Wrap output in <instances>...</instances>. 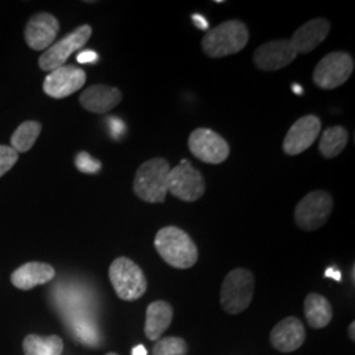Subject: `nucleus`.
Here are the masks:
<instances>
[{
    "label": "nucleus",
    "instance_id": "nucleus-1",
    "mask_svg": "<svg viewBox=\"0 0 355 355\" xmlns=\"http://www.w3.org/2000/svg\"><path fill=\"white\" fill-rule=\"evenodd\" d=\"M154 248L167 265L180 270L193 266L199 258L196 243L178 227L159 229L154 239Z\"/></svg>",
    "mask_w": 355,
    "mask_h": 355
},
{
    "label": "nucleus",
    "instance_id": "nucleus-2",
    "mask_svg": "<svg viewBox=\"0 0 355 355\" xmlns=\"http://www.w3.org/2000/svg\"><path fill=\"white\" fill-rule=\"evenodd\" d=\"M249 42V29L240 20H228L209 29L202 40L203 51L211 58H223L241 51Z\"/></svg>",
    "mask_w": 355,
    "mask_h": 355
},
{
    "label": "nucleus",
    "instance_id": "nucleus-3",
    "mask_svg": "<svg viewBox=\"0 0 355 355\" xmlns=\"http://www.w3.org/2000/svg\"><path fill=\"white\" fill-rule=\"evenodd\" d=\"M171 167L165 158H153L137 168L133 191L146 203H164L167 195V178Z\"/></svg>",
    "mask_w": 355,
    "mask_h": 355
},
{
    "label": "nucleus",
    "instance_id": "nucleus-4",
    "mask_svg": "<svg viewBox=\"0 0 355 355\" xmlns=\"http://www.w3.org/2000/svg\"><path fill=\"white\" fill-rule=\"evenodd\" d=\"M255 279L248 268H234L225 277L220 291V304L229 315H239L249 308L254 296Z\"/></svg>",
    "mask_w": 355,
    "mask_h": 355
},
{
    "label": "nucleus",
    "instance_id": "nucleus-5",
    "mask_svg": "<svg viewBox=\"0 0 355 355\" xmlns=\"http://www.w3.org/2000/svg\"><path fill=\"white\" fill-rule=\"evenodd\" d=\"M110 280L116 295L125 302H135L148 290V279L141 267L127 257H119L110 266Z\"/></svg>",
    "mask_w": 355,
    "mask_h": 355
},
{
    "label": "nucleus",
    "instance_id": "nucleus-6",
    "mask_svg": "<svg viewBox=\"0 0 355 355\" xmlns=\"http://www.w3.org/2000/svg\"><path fill=\"white\" fill-rule=\"evenodd\" d=\"M333 211V198L327 191H312L295 208V224L305 232L324 227Z\"/></svg>",
    "mask_w": 355,
    "mask_h": 355
},
{
    "label": "nucleus",
    "instance_id": "nucleus-7",
    "mask_svg": "<svg viewBox=\"0 0 355 355\" xmlns=\"http://www.w3.org/2000/svg\"><path fill=\"white\" fill-rule=\"evenodd\" d=\"M354 71V58L346 51H331L318 62L313 82L321 89H338Z\"/></svg>",
    "mask_w": 355,
    "mask_h": 355
},
{
    "label": "nucleus",
    "instance_id": "nucleus-8",
    "mask_svg": "<svg viewBox=\"0 0 355 355\" xmlns=\"http://www.w3.org/2000/svg\"><path fill=\"white\" fill-rule=\"evenodd\" d=\"M167 192L183 202H196L205 192L202 173L191 165L189 159H182L170 170L167 178Z\"/></svg>",
    "mask_w": 355,
    "mask_h": 355
},
{
    "label": "nucleus",
    "instance_id": "nucleus-9",
    "mask_svg": "<svg viewBox=\"0 0 355 355\" xmlns=\"http://www.w3.org/2000/svg\"><path fill=\"white\" fill-rule=\"evenodd\" d=\"M92 35V28L89 24L78 26L73 32L53 44L49 49L42 53L38 64L44 71H53L66 64L69 57L83 48Z\"/></svg>",
    "mask_w": 355,
    "mask_h": 355
},
{
    "label": "nucleus",
    "instance_id": "nucleus-10",
    "mask_svg": "<svg viewBox=\"0 0 355 355\" xmlns=\"http://www.w3.org/2000/svg\"><path fill=\"white\" fill-rule=\"evenodd\" d=\"M191 153L204 164L220 165L228 159L230 148L224 137L207 128H198L189 137Z\"/></svg>",
    "mask_w": 355,
    "mask_h": 355
},
{
    "label": "nucleus",
    "instance_id": "nucleus-11",
    "mask_svg": "<svg viewBox=\"0 0 355 355\" xmlns=\"http://www.w3.org/2000/svg\"><path fill=\"white\" fill-rule=\"evenodd\" d=\"M86 73L73 64H64L51 71L44 80V92L54 99H64L82 89L86 83Z\"/></svg>",
    "mask_w": 355,
    "mask_h": 355
},
{
    "label": "nucleus",
    "instance_id": "nucleus-12",
    "mask_svg": "<svg viewBox=\"0 0 355 355\" xmlns=\"http://www.w3.org/2000/svg\"><path fill=\"white\" fill-rule=\"evenodd\" d=\"M297 57L290 40H274L254 51V64L262 71H277L287 67Z\"/></svg>",
    "mask_w": 355,
    "mask_h": 355
},
{
    "label": "nucleus",
    "instance_id": "nucleus-13",
    "mask_svg": "<svg viewBox=\"0 0 355 355\" xmlns=\"http://www.w3.org/2000/svg\"><path fill=\"white\" fill-rule=\"evenodd\" d=\"M321 120L315 114H306L296 120L283 141V150L287 155H299L318 140Z\"/></svg>",
    "mask_w": 355,
    "mask_h": 355
},
{
    "label": "nucleus",
    "instance_id": "nucleus-14",
    "mask_svg": "<svg viewBox=\"0 0 355 355\" xmlns=\"http://www.w3.org/2000/svg\"><path fill=\"white\" fill-rule=\"evenodd\" d=\"M60 32V21L51 13H36L26 23L24 37L33 51L49 49Z\"/></svg>",
    "mask_w": 355,
    "mask_h": 355
},
{
    "label": "nucleus",
    "instance_id": "nucleus-15",
    "mask_svg": "<svg viewBox=\"0 0 355 355\" xmlns=\"http://www.w3.org/2000/svg\"><path fill=\"white\" fill-rule=\"evenodd\" d=\"M304 325L296 318H283L271 330L270 341L280 353H291L303 346L305 343Z\"/></svg>",
    "mask_w": 355,
    "mask_h": 355
},
{
    "label": "nucleus",
    "instance_id": "nucleus-16",
    "mask_svg": "<svg viewBox=\"0 0 355 355\" xmlns=\"http://www.w3.org/2000/svg\"><path fill=\"white\" fill-rule=\"evenodd\" d=\"M121 99L123 94L120 89L105 85H94L79 96L82 107L92 114H107L117 107Z\"/></svg>",
    "mask_w": 355,
    "mask_h": 355
},
{
    "label": "nucleus",
    "instance_id": "nucleus-17",
    "mask_svg": "<svg viewBox=\"0 0 355 355\" xmlns=\"http://www.w3.org/2000/svg\"><path fill=\"white\" fill-rule=\"evenodd\" d=\"M330 23L324 17H316L305 23L292 35L291 44L297 54H306L315 51L328 37Z\"/></svg>",
    "mask_w": 355,
    "mask_h": 355
},
{
    "label": "nucleus",
    "instance_id": "nucleus-18",
    "mask_svg": "<svg viewBox=\"0 0 355 355\" xmlns=\"http://www.w3.org/2000/svg\"><path fill=\"white\" fill-rule=\"evenodd\" d=\"M54 277L55 270L51 265L42 262H28L13 271L11 282L16 288L28 291L40 284L49 283Z\"/></svg>",
    "mask_w": 355,
    "mask_h": 355
},
{
    "label": "nucleus",
    "instance_id": "nucleus-19",
    "mask_svg": "<svg viewBox=\"0 0 355 355\" xmlns=\"http://www.w3.org/2000/svg\"><path fill=\"white\" fill-rule=\"evenodd\" d=\"M173 306L165 300H157L146 309L145 336L150 341H158L173 322Z\"/></svg>",
    "mask_w": 355,
    "mask_h": 355
},
{
    "label": "nucleus",
    "instance_id": "nucleus-20",
    "mask_svg": "<svg viewBox=\"0 0 355 355\" xmlns=\"http://www.w3.org/2000/svg\"><path fill=\"white\" fill-rule=\"evenodd\" d=\"M304 315L311 328L322 329L329 325L333 318V309L327 297L312 292L305 297Z\"/></svg>",
    "mask_w": 355,
    "mask_h": 355
},
{
    "label": "nucleus",
    "instance_id": "nucleus-21",
    "mask_svg": "<svg viewBox=\"0 0 355 355\" xmlns=\"http://www.w3.org/2000/svg\"><path fill=\"white\" fill-rule=\"evenodd\" d=\"M26 355H61L64 352V341L58 336L41 337L29 334L23 341Z\"/></svg>",
    "mask_w": 355,
    "mask_h": 355
},
{
    "label": "nucleus",
    "instance_id": "nucleus-22",
    "mask_svg": "<svg viewBox=\"0 0 355 355\" xmlns=\"http://www.w3.org/2000/svg\"><path fill=\"white\" fill-rule=\"evenodd\" d=\"M347 141L349 132L345 128L341 125L328 128L320 139L318 150L325 158H334L340 155V153L343 152V149L347 145Z\"/></svg>",
    "mask_w": 355,
    "mask_h": 355
},
{
    "label": "nucleus",
    "instance_id": "nucleus-23",
    "mask_svg": "<svg viewBox=\"0 0 355 355\" xmlns=\"http://www.w3.org/2000/svg\"><path fill=\"white\" fill-rule=\"evenodd\" d=\"M41 129L42 127L38 121L28 120V121L21 123L13 132L12 137H11V148L19 154L29 152L33 148V145L36 144L38 136L41 133Z\"/></svg>",
    "mask_w": 355,
    "mask_h": 355
},
{
    "label": "nucleus",
    "instance_id": "nucleus-24",
    "mask_svg": "<svg viewBox=\"0 0 355 355\" xmlns=\"http://www.w3.org/2000/svg\"><path fill=\"white\" fill-rule=\"evenodd\" d=\"M187 343L180 337L159 338L153 347V355H184Z\"/></svg>",
    "mask_w": 355,
    "mask_h": 355
},
{
    "label": "nucleus",
    "instance_id": "nucleus-25",
    "mask_svg": "<svg viewBox=\"0 0 355 355\" xmlns=\"http://www.w3.org/2000/svg\"><path fill=\"white\" fill-rule=\"evenodd\" d=\"M76 168L85 174H98L102 168V162L95 159L87 152H80L76 157Z\"/></svg>",
    "mask_w": 355,
    "mask_h": 355
},
{
    "label": "nucleus",
    "instance_id": "nucleus-26",
    "mask_svg": "<svg viewBox=\"0 0 355 355\" xmlns=\"http://www.w3.org/2000/svg\"><path fill=\"white\" fill-rule=\"evenodd\" d=\"M19 159V153L7 145H0V178L7 174Z\"/></svg>",
    "mask_w": 355,
    "mask_h": 355
},
{
    "label": "nucleus",
    "instance_id": "nucleus-27",
    "mask_svg": "<svg viewBox=\"0 0 355 355\" xmlns=\"http://www.w3.org/2000/svg\"><path fill=\"white\" fill-rule=\"evenodd\" d=\"M98 61V54L95 51H86L78 55V62L80 64H94Z\"/></svg>",
    "mask_w": 355,
    "mask_h": 355
},
{
    "label": "nucleus",
    "instance_id": "nucleus-28",
    "mask_svg": "<svg viewBox=\"0 0 355 355\" xmlns=\"http://www.w3.org/2000/svg\"><path fill=\"white\" fill-rule=\"evenodd\" d=\"M192 20H193V23L196 24L198 28H200V29H207L208 24H207V21L204 20L202 16H199V15H193V16H192Z\"/></svg>",
    "mask_w": 355,
    "mask_h": 355
},
{
    "label": "nucleus",
    "instance_id": "nucleus-29",
    "mask_svg": "<svg viewBox=\"0 0 355 355\" xmlns=\"http://www.w3.org/2000/svg\"><path fill=\"white\" fill-rule=\"evenodd\" d=\"M132 355H148V352L142 345H139L132 350Z\"/></svg>",
    "mask_w": 355,
    "mask_h": 355
},
{
    "label": "nucleus",
    "instance_id": "nucleus-30",
    "mask_svg": "<svg viewBox=\"0 0 355 355\" xmlns=\"http://www.w3.org/2000/svg\"><path fill=\"white\" fill-rule=\"evenodd\" d=\"M327 277H331V278H334L336 280H341V274L340 272H334L331 268H328V271H327Z\"/></svg>",
    "mask_w": 355,
    "mask_h": 355
},
{
    "label": "nucleus",
    "instance_id": "nucleus-31",
    "mask_svg": "<svg viewBox=\"0 0 355 355\" xmlns=\"http://www.w3.org/2000/svg\"><path fill=\"white\" fill-rule=\"evenodd\" d=\"M354 328H355V322L353 321L352 324H350V328H349V337L354 341L355 340V334H354Z\"/></svg>",
    "mask_w": 355,
    "mask_h": 355
},
{
    "label": "nucleus",
    "instance_id": "nucleus-32",
    "mask_svg": "<svg viewBox=\"0 0 355 355\" xmlns=\"http://www.w3.org/2000/svg\"><path fill=\"white\" fill-rule=\"evenodd\" d=\"M105 355H119V354H116V353H108V354H105Z\"/></svg>",
    "mask_w": 355,
    "mask_h": 355
}]
</instances>
